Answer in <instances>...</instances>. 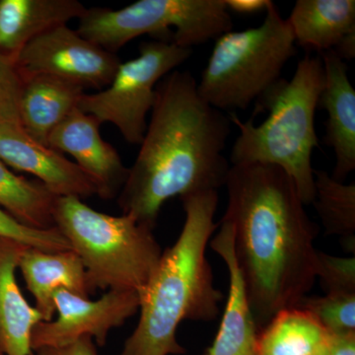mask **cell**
I'll return each mask as SVG.
<instances>
[{"mask_svg":"<svg viewBox=\"0 0 355 355\" xmlns=\"http://www.w3.org/2000/svg\"><path fill=\"white\" fill-rule=\"evenodd\" d=\"M225 187L221 221L232 226L236 261L260 331L312 291L319 225L306 212L293 180L277 166H231Z\"/></svg>","mask_w":355,"mask_h":355,"instance_id":"6da1fadb","label":"cell"},{"mask_svg":"<svg viewBox=\"0 0 355 355\" xmlns=\"http://www.w3.org/2000/svg\"><path fill=\"white\" fill-rule=\"evenodd\" d=\"M231 121L198 92L189 71L174 70L156 87L150 121L137 157L118 196L123 214L155 228L163 205L225 186L224 156Z\"/></svg>","mask_w":355,"mask_h":355,"instance_id":"7a4b0ae2","label":"cell"},{"mask_svg":"<svg viewBox=\"0 0 355 355\" xmlns=\"http://www.w3.org/2000/svg\"><path fill=\"white\" fill-rule=\"evenodd\" d=\"M186 219L181 234L161 256L157 270L140 294L139 321L119 355H183L177 331L183 321L212 322L223 295L214 287L207 259L218 191L181 198Z\"/></svg>","mask_w":355,"mask_h":355,"instance_id":"3957f363","label":"cell"},{"mask_svg":"<svg viewBox=\"0 0 355 355\" xmlns=\"http://www.w3.org/2000/svg\"><path fill=\"white\" fill-rule=\"evenodd\" d=\"M321 57L306 55L291 80L280 78L256 101L257 113L268 112L256 125L231 114L239 135L230 153L231 166L266 164L282 168L293 180L305 205L315 198L312 154L319 147L315 113L324 87Z\"/></svg>","mask_w":355,"mask_h":355,"instance_id":"277c9868","label":"cell"},{"mask_svg":"<svg viewBox=\"0 0 355 355\" xmlns=\"http://www.w3.org/2000/svg\"><path fill=\"white\" fill-rule=\"evenodd\" d=\"M53 221L83 261L93 291L140 296L148 286L163 253L154 229L130 214H102L76 197L55 198Z\"/></svg>","mask_w":355,"mask_h":355,"instance_id":"5b68a950","label":"cell"},{"mask_svg":"<svg viewBox=\"0 0 355 355\" xmlns=\"http://www.w3.org/2000/svg\"><path fill=\"white\" fill-rule=\"evenodd\" d=\"M216 40L198 92L221 112L249 108L282 78L284 65L297 53L291 26L270 0L260 26Z\"/></svg>","mask_w":355,"mask_h":355,"instance_id":"8992f818","label":"cell"},{"mask_svg":"<svg viewBox=\"0 0 355 355\" xmlns=\"http://www.w3.org/2000/svg\"><path fill=\"white\" fill-rule=\"evenodd\" d=\"M78 20L83 38L114 53L142 35L193 49L233 28L225 0H139L118 10L86 8Z\"/></svg>","mask_w":355,"mask_h":355,"instance_id":"52a82bcc","label":"cell"},{"mask_svg":"<svg viewBox=\"0 0 355 355\" xmlns=\"http://www.w3.org/2000/svg\"><path fill=\"white\" fill-rule=\"evenodd\" d=\"M193 49L162 41L146 42L139 55L121 62L113 80L106 88L84 93L78 109L100 123H110L132 144H141L147 128V114L155 102L158 83L184 64Z\"/></svg>","mask_w":355,"mask_h":355,"instance_id":"ba28073f","label":"cell"},{"mask_svg":"<svg viewBox=\"0 0 355 355\" xmlns=\"http://www.w3.org/2000/svg\"><path fill=\"white\" fill-rule=\"evenodd\" d=\"M22 76H49L87 87L106 88L121 64L116 53L64 25L29 42L14 58Z\"/></svg>","mask_w":355,"mask_h":355,"instance_id":"9c48e42d","label":"cell"},{"mask_svg":"<svg viewBox=\"0 0 355 355\" xmlns=\"http://www.w3.org/2000/svg\"><path fill=\"white\" fill-rule=\"evenodd\" d=\"M58 318L40 322L32 333L33 352L46 347H60L84 336L105 347L109 333L123 326L139 311L137 292L108 291L98 300H90L64 289L53 295Z\"/></svg>","mask_w":355,"mask_h":355,"instance_id":"30bf717a","label":"cell"},{"mask_svg":"<svg viewBox=\"0 0 355 355\" xmlns=\"http://www.w3.org/2000/svg\"><path fill=\"white\" fill-rule=\"evenodd\" d=\"M0 160L33 175L57 197L99 196L94 180L76 162L33 139L20 125H0Z\"/></svg>","mask_w":355,"mask_h":355,"instance_id":"8fae6325","label":"cell"},{"mask_svg":"<svg viewBox=\"0 0 355 355\" xmlns=\"http://www.w3.org/2000/svg\"><path fill=\"white\" fill-rule=\"evenodd\" d=\"M94 116L78 108L51 132L48 146L60 153H69L99 188V197L111 200L119 196L127 181L128 168L112 144L100 133Z\"/></svg>","mask_w":355,"mask_h":355,"instance_id":"7c38bea8","label":"cell"},{"mask_svg":"<svg viewBox=\"0 0 355 355\" xmlns=\"http://www.w3.org/2000/svg\"><path fill=\"white\" fill-rule=\"evenodd\" d=\"M319 55L324 80L318 108L328 114L324 142L335 153L331 178L343 183L355 170V90L347 76V62L334 51Z\"/></svg>","mask_w":355,"mask_h":355,"instance_id":"4fadbf2b","label":"cell"},{"mask_svg":"<svg viewBox=\"0 0 355 355\" xmlns=\"http://www.w3.org/2000/svg\"><path fill=\"white\" fill-rule=\"evenodd\" d=\"M233 239L232 226L229 222L221 221L218 233L210 242L211 249L227 266L229 292L218 333L205 355H257L259 330L236 261Z\"/></svg>","mask_w":355,"mask_h":355,"instance_id":"5bb4252c","label":"cell"},{"mask_svg":"<svg viewBox=\"0 0 355 355\" xmlns=\"http://www.w3.org/2000/svg\"><path fill=\"white\" fill-rule=\"evenodd\" d=\"M20 268L28 291L34 296L36 309L43 322H50L55 313L53 295L64 289L83 297L94 293L81 259L73 251L44 252L27 247L21 254Z\"/></svg>","mask_w":355,"mask_h":355,"instance_id":"9a60e30c","label":"cell"},{"mask_svg":"<svg viewBox=\"0 0 355 355\" xmlns=\"http://www.w3.org/2000/svg\"><path fill=\"white\" fill-rule=\"evenodd\" d=\"M20 243L0 239V352L4 355H33L35 327L43 322L38 310L27 302L16 282Z\"/></svg>","mask_w":355,"mask_h":355,"instance_id":"2e32d148","label":"cell"},{"mask_svg":"<svg viewBox=\"0 0 355 355\" xmlns=\"http://www.w3.org/2000/svg\"><path fill=\"white\" fill-rule=\"evenodd\" d=\"M85 10L77 0H0V53L15 58L32 40Z\"/></svg>","mask_w":355,"mask_h":355,"instance_id":"e0dca14e","label":"cell"},{"mask_svg":"<svg viewBox=\"0 0 355 355\" xmlns=\"http://www.w3.org/2000/svg\"><path fill=\"white\" fill-rule=\"evenodd\" d=\"M83 94L81 86L57 77H26L20 102L21 127L33 139L48 146L51 132L78 108Z\"/></svg>","mask_w":355,"mask_h":355,"instance_id":"ac0fdd59","label":"cell"},{"mask_svg":"<svg viewBox=\"0 0 355 355\" xmlns=\"http://www.w3.org/2000/svg\"><path fill=\"white\" fill-rule=\"evenodd\" d=\"M295 43L320 53L355 32L354 0H297L287 18Z\"/></svg>","mask_w":355,"mask_h":355,"instance_id":"d6986e66","label":"cell"},{"mask_svg":"<svg viewBox=\"0 0 355 355\" xmlns=\"http://www.w3.org/2000/svg\"><path fill=\"white\" fill-rule=\"evenodd\" d=\"M313 205L328 236L338 238L343 251L355 254V184L336 181L323 170H314Z\"/></svg>","mask_w":355,"mask_h":355,"instance_id":"ffe728a7","label":"cell"},{"mask_svg":"<svg viewBox=\"0 0 355 355\" xmlns=\"http://www.w3.org/2000/svg\"><path fill=\"white\" fill-rule=\"evenodd\" d=\"M53 195L38 180L18 176L0 160V207L33 228H55Z\"/></svg>","mask_w":355,"mask_h":355,"instance_id":"44dd1931","label":"cell"},{"mask_svg":"<svg viewBox=\"0 0 355 355\" xmlns=\"http://www.w3.org/2000/svg\"><path fill=\"white\" fill-rule=\"evenodd\" d=\"M296 308L309 312L331 335L355 333L354 294H324L322 297L307 295Z\"/></svg>","mask_w":355,"mask_h":355,"instance_id":"7402d4cb","label":"cell"},{"mask_svg":"<svg viewBox=\"0 0 355 355\" xmlns=\"http://www.w3.org/2000/svg\"><path fill=\"white\" fill-rule=\"evenodd\" d=\"M0 239L20 243L44 252L71 250L70 244L57 228L38 229L25 225L0 207Z\"/></svg>","mask_w":355,"mask_h":355,"instance_id":"603a6c76","label":"cell"},{"mask_svg":"<svg viewBox=\"0 0 355 355\" xmlns=\"http://www.w3.org/2000/svg\"><path fill=\"white\" fill-rule=\"evenodd\" d=\"M24 77L15 60L0 53V125H20V102Z\"/></svg>","mask_w":355,"mask_h":355,"instance_id":"cb8c5ba5","label":"cell"},{"mask_svg":"<svg viewBox=\"0 0 355 355\" xmlns=\"http://www.w3.org/2000/svg\"><path fill=\"white\" fill-rule=\"evenodd\" d=\"M317 279L326 294H355V256H331L318 251Z\"/></svg>","mask_w":355,"mask_h":355,"instance_id":"d4e9b609","label":"cell"},{"mask_svg":"<svg viewBox=\"0 0 355 355\" xmlns=\"http://www.w3.org/2000/svg\"><path fill=\"white\" fill-rule=\"evenodd\" d=\"M33 355H98L94 340L89 336L60 347H46L36 350Z\"/></svg>","mask_w":355,"mask_h":355,"instance_id":"484cf974","label":"cell"},{"mask_svg":"<svg viewBox=\"0 0 355 355\" xmlns=\"http://www.w3.org/2000/svg\"><path fill=\"white\" fill-rule=\"evenodd\" d=\"M270 0H225L228 10L240 14H253L266 10Z\"/></svg>","mask_w":355,"mask_h":355,"instance_id":"4316f807","label":"cell"},{"mask_svg":"<svg viewBox=\"0 0 355 355\" xmlns=\"http://www.w3.org/2000/svg\"><path fill=\"white\" fill-rule=\"evenodd\" d=\"M328 355H355V333L333 336Z\"/></svg>","mask_w":355,"mask_h":355,"instance_id":"83f0119b","label":"cell"},{"mask_svg":"<svg viewBox=\"0 0 355 355\" xmlns=\"http://www.w3.org/2000/svg\"><path fill=\"white\" fill-rule=\"evenodd\" d=\"M334 53L338 58H342L343 62L354 60L355 58V32L347 35L334 50Z\"/></svg>","mask_w":355,"mask_h":355,"instance_id":"f1b7e54d","label":"cell"},{"mask_svg":"<svg viewBox=\"0 0 355 355\" xmlns=\"http://www.w3.org/2000/svg\"><path fill=\"white\" fill-rule=\"evenodd\" d=\"M0 355H4V354H2L1 352H0Z\"/></svg>","mask_w":355,"mask_h":355,"instance_id":"f546056e","label":"cell"}]
</instances>
